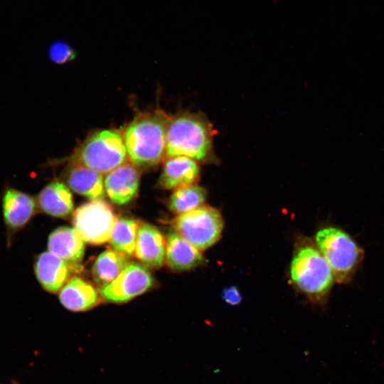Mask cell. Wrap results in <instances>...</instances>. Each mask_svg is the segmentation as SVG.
I'll return each mask as SVG.
<instances>
[{
  "label": "cell",
  "mask_w": 384,
  "mask_h": 384,
  "mask_svg": "<svg viewBox=\"0 0 384 384\" xmlns=\"http://www.w3.org/2000/svg\"><path fill=\"white\" fill-rule=\"evenodd\" d=\"M214 134L212 124L201 113L183 112L170 117L165 158L182 156L198 163H214Z\"/></svg>",
  "instance_id": "obj_1"
},
{
  "label": "cell",
  "mask_w": 384,
  "mask_h": 384,
  "mask_svg": "<svg viewBox=\"0 0 384 384\" xmlns=\"http://www.w3.org/2000/svg\"><path fill=\"white\" fill-rule=\"evenodd\" d=\"M169 118L161 112L144 113L128 124L122 137L132 164L140 168L151 167L165 157Z\"/></svg>",
  "instance_id": "obj_2"
},
{
  "label": "cell",
  "mask_w": 384,
  "mask_h": 384,
  "mask_svg": "<svg viewBox=\"0 0 384 384\" xmlns=\"http://www.w3.org/2000/svg\"><path fill=\"white\" fill-rule=\"evenodd\" d=\"M319 250L339 284L352 281L364 257V251L344 230L334 225L319 229L315 235Z\"/></svg>",
  "instance_id": "obj_3"
},
{
  "label": "cell",
  "mask_w": 384,
  "mask_h": 384,
  "mask_svg": "<svg viewBox=\"0 0 384 384\" xmlns=\"http://www.w3.org/2000/svg\"><path fill=\"white\" fill-rule=\"evenodd\" d=\"M290 276L296 286L315 302H325L335 279L328 262L315 245L299 248L290 266Z\"/></svg>",
  "instance_id": "obj_4"
},
{
  "label": "cell",
  "mask_w": 384,
  "mask_h": 384,
  "mask_svg": "<svg viewBox=\"0 0 384 384\" xmlns=\"http://www.w3.org/2000/svg\"><path fill=\"white\" fill-rule=\"evenodd\" d=\"M127 156L123 137L115 130L105 129L90 135L78 148L72 162L107 174L125 164Z\"/></svg>",
  "instance_id": "obj_5"
},
{
  "label": "cell",
  "mask_w": 384,
  "mask_h": 384,
  "mask_svg": "<svg viewBox=\"0 0 384 384\" xmlns=\"http://www.w3.org/2000/svg\"><path fill=\"white\" fill-rule=\"evenodd\" d=\"M223 224L220 212L207 206L178 215L171 223L176 233L201 251L219 240Z\"/></svg>",
  "instance_id": "obj_6"
},
{
  "label": "cell",
  "mask_w": 384,
  "mask_h": 384,
  "mask_svg": "<svg viewBox=\"0 0 384 384\" xmlns=\"http://www.w3.org/2000/svg\"><path fill=\"white\" fill-rule=\"evenodd\" d=\"M117 220L108 203L94 200L78 207L73 213L72 222L84 242L101 245L109 242Z\"/></svg>",
  "instance_id": "obj_7"
},
{
  "label": "cell",
  "mask_w": 384,
  "mask_h": 384,
  "mask_svg": "<svg viewBox=\"0 0 384 384\" xmlns=\"http://www.w3.org/2000/svg\"><path fill=\"white\" fill-rule=\"evenodd\" d=\"M1 201L9 248L14 236L26 228L36 214L38 204L30 194L8 185L2 191Z\"/></svg>",
  "instance_id": "obj_8"
},
{
  "label": "cell",
  "mask_w": 384,
  "mask_h": 384,
  "mask_svg": "<svg viewBox=\"0 0 384 384\" xmlns=\"http://www.w3.org/2000/svg\"><path fill=\"white\" fill-rule=\"evenodd\" d=\"M153 283L146 267L131 262L112 282L100 289L99 293L105 301L124 303L149 290Z\"/></svg>",
  "instance_id": "obj_9"
},
{
  "label": "cell",
  "mask_w": 384,
  "mask_h": 384,
  "mask_svg": "<svg viewBox=\"0 0 384 384\" xmlns=\"http://www.w3.org/2000/svg\"><path fill=\"white\" fill-rule=\"evenodd\" d=\"M139 186V172L131 162H126L112 170L104 179L107 196L117 205L130 202L136 196Z\"/></svg>",
  "instance_id": "obj_10"
},
{
  "label": "cell",
  "mask_w": 384,
  "mask_h": 384,
  "mask_svg": "<svg viewBox=\"0 0 384 384\" xmlns=\"http://www.w3.org/2000/svg\"><path fill=\"white\" fill-rule=\"evenodd\" d=\"M166 242L161 232L147 223H138L135 257L145 266L159 268L166 261Z\"/></svg>",
  "instance_id": "obj_11"
},
{
  "label": "cell",
  "mask_w": 384,
  "mask_h": 384,
  "mask_svg": "<svg viewBox=\"0 0 384 384\" xmlns=\"http://www.w3.org/2000/svg\"><path fill=\"white\" fill-rule=\"evenodd\" d=\"M33 270L41 287L49 293H56L70 279L72 269L63 260L49 251L38 255Z\"/></svg>",
  "instance_id": "obj_12"
},
{
  "label": "cell",
  "mask_w": 384,
  "mask_h": 384,
  "mask_svg": "<svg viewBox=\"0 0 384 384\" xmlns=\"http://www.w3.org/2000/svg\"><path fill=\"white\" fill-rule=\"evenodd\" d=\"M48 250L77 271L84 256L85 242L75 228L62 226L48 235Z\"/></svg>",
  "instance_id": "obj_13"
},
{
  "label": "cell",
  "mask_w": 384,
  "mask_h": 384,
  "mask_svg": "<svg viewBox=\"0 0 384 384\" xmlns=\"http://www.w3.org/2000/svg\"><path fill=\"white\" fill-rule=\"evenodd\" d=\"M199 177L198 162L186 156H173L166 159L158 186L163 189L176 190L196 184Z\"/></svg>",
  "instance_id": "obj_14"
},
{
  "label": "cell",
  "mask_w": 384,
  "mask_h": 384,
  "mask_svg": "<svg viewBox=\"0 0 384 384\" xmlns=\"http://www.w3.org/2000/svg\"><path fill=\"white\" fill-rule=\"evenodd\" d=\"M166 242V262L172 270H191L203 262V257L201 250L176 231H171L167 235Z\"/></svg>",
  "instance_id": "obj_15"
},
{
  "label": "cell",
  "mask_w": 384,
  "mask_h": 384,
  "mask_svg": "<svg viewBox=\"0 0 384 384\" xmlns=\"http://www.w3.org/2000/svg\"><path fill=\"white\" fill-rule=\"evenodd\" d=\"M68 186L91 201L102 200L105 186L102 174L83 165L71 163L65 174Z\"/></svg>",
  "instance_id": "obj_16"
},
{
  "label": "cell",
  "mask_w": 384,
  "mask_h": 384,
  "mask_svg": "<svg viewBox=\"0 0 384 384\" xmlns=\"http://www.w3.org/2000/svg\"><path fill=\"white\" fill-rule=\"evenodd\" d=\"M59 300L66 309L73 311L90 310L100 303L96 289L84 279L70 278L59 292Z\"/></svg>",
  "instance_id": "obj_17"
},
{
  "label": "cell",
  "mask_w": 384,
  "mask_h": 384,
  "mask_svg": "<svg viewBox=\"0 0 384 384\" xmlns=\"http://www.w3.org/2000/svg\"><path fill=\"white\" fill-rule=\"evenodd\" d=\"M36 201L43 213L55 218L68 216L74 208L70 189L58 181L47 184L38 193Z\"/></svg>",
  "instance_id": "obj_18"
},
{
  "label": "cell",
  "mask_w": 384,
  "mask_h": 384,
  "mask_svg": "<svg viewBox=\"0 0 384 384\" xmlns=\"http://www.w3.org/2000/svg\"><path fill=\"white\" fill-rule=\"evenodd\" d=\"M129 264L126 255L114 250L102 252L95 260L92 276L100 289L110 284Z\"/></svg>",
  "instance_id": "obj_19"
},
{
  "label": "cell",
  "mask_w": 384,
  "mask_h": 384,
  "mask_svg": "<svg viewBox=\"0 0 384 384\" xmlns=\"http://www.w3.org/2000/svg\"><path fill=\"white\" fill-rule=\"evenodd\" d=\"M138 223L132 218H121L117 220L110 238L112 249L126 256L134 254Z\"/></svg>",
  "instance_id": "obj_20"
},
{
  "label": "cell",
  "mask_w": 384,
  "mask_h": 384,
  "mask_svg": "<svg viewBox=\"0 0 384 384\" xmlns=\"http://www.w3.org/2000/svg\"><path fill=\"white\" fill-rule=\"evenodd\" d=\"M207 193L204 188L193 184L174 190L169 200V209L181 215L203 206Z\"/></svg>",
  "instance_id": "obj_21"
},
{
  "label": "cell",
  "mask_w": 384,
  "mask_h": 384,
  "mask_svg": "<svg viewBox=\"0 0 384 384\" xmlns=\"http://www.w3.org/2000/svg\"><path fill=\"white\" fill-rule=\"evenodd\" d=\"M74 50L65 42H55L49 48V57L52 61L58 64L65 63L75 58Z\"/></svg>",
  "instance_id": "obj_22"
},
{
  "label": "cell",
  "mask_w": 384,
  "mask_h": 384,
  "mask_svg": "<svg viewBox=\"0 0 384 384\" xmlns=\"http://www.w3.org/2000/svg\"><path fill=\"white\" fill-rule=\"evenodd\" d=\"M222 298L230 305H237L241 302L242 296L238 289L235 286L225 288L222 292Z\"/></svg>",
  "instance_id": "obj_23"
}]
</instances>
